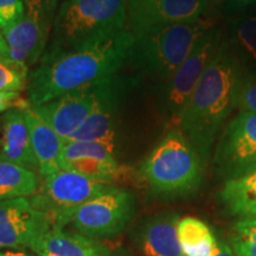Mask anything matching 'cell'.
<instances>
[{
  "label": "cell",
  "mask_w": 256,
  "mask_h": 256,
  "mask_svg": "<svg viewBox=\"0 0 256 256\" xmlns=\"http://www.w3.org/2000/svg\"><path fill=\"white\" fill-rule=\"evenodd\" d=\"M133 44V34L124 28L104 40L42 58L30 72L28 102L37 107L113 78L124 63H130Z\"/></svg>",
  "instance_id": "6da1fadb"
},
{
  "label": "cell",
  "mask_w": 256,
  "mask_h": 256,
  "mask_svg": "<svg viewBox=\"0 0 256 256\" xmlns=\"http://www.w3.org/2000/svg\"><path fill=\"white\" fill-rule=\"evenodd\" d=\"M242 78L236 57L226 44H220L178 124V128L194 146L203 162L209 156L224 121L238 106Z\"/></svg>",
  "instance_id": "7a4b0ae2"
},
{
  "label": "cell",
  "mask_w": 256,
  "mask_h": 256,
  "mask_svg": "<svg viewBox=\"0 0 256 256\" xmlns=\"http://www.w3.org/2000/svg\"><path fill=\"white\" fill-rule=\"evenodd\" d=\"M127 0H66L60 5L42 58L104 40L124 30Z\"/></svg>",
  "instance_id": "3957f363"
},
{
  "label": "cell",
  "mask_w": 256,
  "mask_h": 256,
  "mask_svg": "<svg viewBox=\"0 0 256 256\" xmlns=\"http://www.w3.org/2000/svg\"><path fill=\"white\" fill-rule=\"evenodd\" d=\"M212 28L211 19L200 17L133 34L130 63H133L138 72L166 83L188 58L198 40Z\"/></svg>",
  "instance_id": "277c9868"
},
{
  "label": "cell",
  "mask_w": 256,
  "mask_h": 256,
  "mask_svg": "<svg viewBox=\"0 0 256 256\" xmlns=\"http://www.w3.org/2000/svg\"><path fill=\"white\" fill-rule=\"evenodd\" d=\"M139 176L159 196H185L200 186L203 160L186 136L172 128L144 159Z\"/></svg>",
  "instance_id": "5b68a950"
},
{
  "label": "cell",
  "mask_w": 256,
  "mask_h": 256,
  "mask_svg": "<svg viewBox=\"0 0 256 256\" xmlns=\"http://www.w3.org/2000/svg\"><path fill=\"white\" fill-rule=\"evenodd\" d=\"M136 214V197L130 191L112 185L82 206L60 216L54 226L66 228L94 240L119 235L132 222Z\"/></svg>",
  "instance_id": "8992f818"
},
{
  "label": "cell",
  "mask_w": 256,
  "mask_h": 256,
  "mask_svg": "<svg viewBox=\"0 0 256 256\" xmlns=\"http://www.w3.org/2000/svg\"><path fill=\"white\" fill-rule=\"evenodd\" d=\"M57 10V0H25L20 20L2 31L10 60L28 69L40 63L49 44Z\"/></svg>",
  "instance_id": "52a82bcc"
},
{
  "label": "cell",
  "mask_w": 256,
  "mask_h": 256,
  "mask_svg": "<svg viewBox=\"0 0 256 256\" xmlns=\"http://www.w3.org/2000/svg\"><path fill=\"white\" fill-rule=\"evenodd\" d=\"M220 46V31L212 28L198 40L188 58L165 83L162 98V110L171 130L178 128L179 120L192 92Z\"/></svg>",
  "instance_id": "ba28073f"
},
{
  "label": "cell",
  "mask_w": 256,
  "mask_h": 256,
  "mask_svg": "<svg viewBox=\"0 0 256 256\" xmlns=\"http://www.w3.org/2000/svg\"><path fill=\"white\" fill-rule=\"evenodd\" d=\"M112 186L70 170H60L48 176L34 196L31 204L46 214L52 223L83 203Z\"/></svg>",
  "instance_id": "9c48e42d"
},
{
  "label": "cell",
  "mask_w": 256,
  "mask_h": 256,
  "mask_svg": "<svg viewBox=\"0 0 256 256\" xmlns=\"http://www.w3.org/2000/svg\"><path fill=\"white\" fill-rule=\"evenodd\" d=\"M215 162L229 179L256 170V114L240 112L226 126L217 147Z\"/></svg>",
  "instance_id": "30bf717a"
},
{
  "label": "cell",
  "mask_w": 256,
  "mask_h": 256,
  "mask_svg": "<svg viewBox=\"0 0 256 256\" xmlns=\"http://www.w3.org/2000/svg\"><path fill=\"white\" fill-rule=\"evenodd\" d=\"M52 226L50 217L32 206L28 198L0 202V250L31 249Z\"/></svg>",
  "instance_id": "8fae6325"
},
{
  "label": "cell",
  "mask_w": 256,
  "mask_h": 256,
  "mask_svg": "<svg viewBox=\"0 0 256 256\" xmlns=\"http://www.w3.org/2000/svg\"><path fill=\"white\" fill-rule=\"evenodd\" d=\"M122 82L120 76L115 75L98 86V100L94 110L84 124L66 140L98 142L116 150L124 95Z\"/></svg>",
  "instance_id": "7c38bea8"
},
{
  "label": "cell",
  "mask_w": 256,
  "mask_h": 256,
  "mask_svg": "<svg viewBox=\"0 0 256 256\" xmlns=\"http://www.w3.org/2000/svg\"><path fill=\"white\" fill-rule=\"evenodd\" d=\"M62 164L63 170L78 172L110 185L122 182L128 174V170L116 158V150L98 142L66 140Z\"/></svg>",
  "instance_id": "4fadbf2b"
},
{
  "label": "cell",
  "mask_w": 256,
  "mask_h": 256,
  "mask_svg": "<svg viewBox=\"0 0 256 256\" xmlns=\"http://www.w3.org/2000/svg\"><path fill=\"white\" fill-rule=\"evenodd\" d=\"M208 0H127V25L133 34L203 17Z\"/></svg>",
  "instance_id": "5bb4252c"
},
{
  "label": "cell",
  "mask_w": 256,
  "mask_h": 256,
  "mask_svg": "<svg viewBox=\"0 0 256 256\" xmlns=\"http://www.w3.org/2000/svg\"><path fill=\"white\" fill-rule=\"evenodd\" d=\"M98 86L60 96L56 100L34 107V110L62 139L66 140L94 110L98 100Z\"/></svg>",
  "instance_id": "9a60e30c"
},
{
  "label": "cell",
  "mask_w": 256,
  "mask_h": 256,
  "mask_svg": "<svg viewBox=\"0 0 256 256\" xmlns=\"http://www.w3.org/2000/svg\"><path fill=\"white\" fill-rule=\"evenodd\" d=\"M0 159L38 171L23 110H10L0 116Z\"/></svg>",
  "instance_id": "2e32d148"
},
{
  "label": "cell",
  "mask_w": 256,
  "mask_h": 256,
  "mask_svg": "<svg viewBox=\"0 0 256 256\" xmlns=\"http://www.w3.org/2000/svg\"><path fill=\"white\" fill-rule=\"evenodd\" d=\"M31 145L37 160L38 174L46 178L63 170L62 158L66 140L57 134L54 128L34 112V107L25 110Z\"/></svg>",
  "instance_id": "e0dca14e"
},
{
  "label": "cell",
  "mask_w": 256,
  "mask_h": 256,
  "mask_svg": "<svg viewBox=\"0 0 256 256\" xmlns=\"http://www.w3.org/2000/svg\"><path fill=\"white\" fill-rule=\"evenodd\" d=\"M108 248L75 230L52 226L32 246L37 256H104Z\"/></svg>",
  "instance_id": "ac0fdd59"
},
{
  "label": "cell",
  "mask_w": 256,
  "mask_h": 256,
  "mask_svg": "<svg viewBox=\"0 0 256 256\" xmlns=\"http://www.w3.org/2000/svg\"><path fill=\"white\" fill-rule=\"evenodd\" d=\"M178 217L172 214L156 216L142 226L139 248L144 256H184L179 243Z\"/></svg>",
  "instance_id": "d6986e66"
},
{
  "label": "cell",
  "mask_w": 256,
  "mask_h": 256,
  "mask_svg": "<svg viewBox=\"0 0 256 256\" xmlns=\"http://www.w3.org/2000/svg\"><path fill=\"white\" fill-rule=\"evenodd\" d=\"M229 214L241 220L256 217V170L241 177L228 179L220 194Z\"/></svg>",
  "instance_id": "ffe728a7"
},
{
  "label": "cell",
  "mask_w": 256,
  "mask_h": 256,
  "mask_svg": "<svg viewBox=\"0 0 256 256\" xmlns=\"http://www.w3.org/2000/svg\"><path fill=\"white\" fill-rule=\"evenodd\" d=\"M40 186L36 171L0 159V202L30 198Z\"/></svg>",
  "instance_id": "44dd1931"
},
{
  "label": "cell",
  "mask_w": 256,
  "mask_h": 256,
  "mask_svg": "<svg viewBox=\"0 0 256 256\" xmlns=\"http://www.w3.org/2000/svg\"><path fill=\"white\" fill-rule=\"evenodd\" d=\"M177 232L184 256H211L218 244L210 226L196 217L179 220Z\"/></svg>",
  "instance_id": "7402d4cb"
},
{
  "label": "cell",
  "mask_w": 256,
  "mask_h": 256,
  "mask_svg": "<svg viewBox=\"0 0 256 256\" xmlns=\"http://www.w3.org/2000/svg\"><path fill=\"white\" fill-rule=\"evenodd\" d=\"M232 248L236 256H256V217L240 220L235 224Z\"/></svg>",
  "instance_id": "603a6c76"
},
{
  "label": "cell",
  "mask_w": 256,
  "mask_h": 256,
  "mask_svg": "<svg viewBox=\"0 0 256 256\" xmlns=\"http://www.w3.org/2000/svg\"><path fill=\"white\" fill-rule=\"evenodd\" d=\"M30 69L14 62L10 58H0V90H26Z\"/></svg>",
  "instance_id": "cb8c5ba5"
},
{
  "label": "cell",
  "mask_w": 256,
  "mask_h": 256,
  "mask_svg": "<svg viewBox=\"0 0 256 256\" xmlns=\"http://www.w3.org/2000/svg\"><path fill=\"white\" fill-rule=\"evenodd\" d=\"M232 38L235 46L252 60H256V14L234 22Z\"/></svg>",
  "instance_id": "d4e9b609"
},
{
  "label": "cell",
  "mask_w": 256,
  "mask_h": 256,
  "mask_svg": "<svg viewBox=\"0 0 256 256\" xmlns=\"http://www.w3.org/2000/svg\"><path fill=\"white\" fill-rule=\"evenodd\" d=\"M25 12V0H0V31L12 28Z\"/></svg>",
  "instance_id": "484cf974"
},
{
  "label": "cell",
  "mask_w": 256,
  "mask_h": 256,
  "mask_svg": "<svg viewBox=\"0 0 256 256\" xmlns=\"http://www.w3.org/2000/svg\"><path fill=\"white\" fill-rule=\"evenodd\" d=\"M238 107L240 112L256 114V75L243 76L238 92Z\"/></svg>",
  "instance_id": "4316f807"
},
{
  "label": "cell",
  "mask_w": 256,
  "mask_h": 256,
  "mask_svg": "<svg viewBox=\"0 0 256 256\" xmlns=\"http://www.w3.org/2000/svg\"><path fill=\"white\" fill-rule=\"evenodd\" d=\"M31 104L28 98H23L20 92H2L0 90V114H4L10 110H28Z\"/></svg>",
  "instance_id": "83f0119b"
},
{
  "label": "cell",
  "mask_w": 256,
  "mask_h": 256,
  "mask_svg": "<svg viewBox=\"0 0 256 256\" xmlns=\"http://www.w3.org/2000/svg\"><path fill=\"white\" fill-rule=\"evenodd\" d=\"M211 256H236L235 252H234L232 246L226 244V242H218L217 244V248L215 252H212Z\"/></svg>",
  "instance_id": "f1b7e54d"
},
{
  "label": "cell",
  "mask_w": 256,
  "mask_h": 256,
  "mask_svg": "<svg viewBox=\"0 0 256 256\" xmlns=\"http://www.w3.org/2000/svg\"><path fill=\"white\" fill-rule=\"evenodd\" d=\"M0 58H10L8 57V48L6 40L0 31Z\"/></svg>",
  "instance_id": "f546056e"
},
{
  "label": "cell",
  "mask_w": 256,
  "mask_h": 256,
  "mask_svg": "<svg viewBox=\"0 0 256 256\" xmlns=\"http://www.w3.org/2000/svg\"><path fill=\"white\" fill-rule=\"evenodd\" d=\"M0 256H34L22 250H14V249H4L0 250Z\"/></svg>",
  "instance_id": "4dcf8cb0"
},
{
  "label": "cell",
  "mask_w": 256,
  "mask_h": 256,
  "mask_svg": "<svg viewBox=\"0 0 256 256\" xmlns=\"http://www.w3.org/2000/svg\"><path fill=\"white\" fill-rule=\"evenodd\" d=\"M104 256H130L127 252H124V249H115V250H110L107 249V252H104Z\"/></svg>",
  "instance_id": "1f68e13d"
},
{
  "label": "cell",
  "mask_w": 256,
  "mask_h": 256,
  "mask_svg": "<svg viewBox=\"0 0 256 256\" xmlns=\"http://www.w3.org/2000/svg\"><path fill=\"white\" fill-rule=\"evenodd\" d=\"M238 4H242V5H248V4H256V0H234Z\"/></svg>",
  "instance_id": "d6a6232c"
},
{
  "label": "cell",
  "mask_w": 256,
  "mask_h": 256,
  "mask_svg": "<svg viewBox=\"0 0 256 256\" xmlns=\"http://www.w3.org/2000/svg\"><path fill=\"white\" fill-rule=\"evenodd\" d=\"M211 2H223V0H211Z\"/></svg>",
  "instance_id": "836d02e7"
}]
</instances>
